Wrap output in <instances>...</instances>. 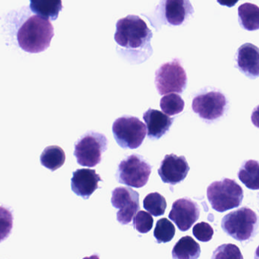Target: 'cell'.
<instances>
[{
	"label": "cell",
	"instance_id": "2e32d148",
	"mask_svg": "<svg viewBox=\"0 0 259 259\" xmlns=\"http://www.w3.org/2000/svg\"><path fill=\"white\" fill-rule=\"evenodd\" d=\"M143 120L147 128V135L150 139H159L168 132L174 119L157 109H149L143 114Z\"/></svg>",
	"mask_w": 259,
	"mask_h": 259
},
{
	"label": "cell",
	"instance_id": "6da1fadb",
	"mask_svg": "<svg viewBox=\"0 0 259 259\" xmlns=\"http://www.w3.org/2000/svg\"><path fill=\"white\" fill-rule=\"evenodd\" d=\"M152 32L137 15H127L116 24L115 41L117 52L132 64L147 60L153 53L151 40Z\"/></svg>",
	"mask_w": 259,
	"mask_h": 259
},
{
	"label": "cell",
	"instance_id": "8992f818",
	"mask_svg": "<svg viewBox=\"0 0 259 259\" xmlns=\"http://www.w3.org/2000/svg\"><path fill=\"white\" fill-rule=\"evenodd\" d=\"M155 84L160 95L183 93L187 88V76L181 61L175 59L161 65L155 71Z\"/></svg>",
	"mask_w": 259,
	"mask_h": 259
},
{
	"label": "cell",
	"instance_id": "d6986e66",
	"mask_svg": "<svg viewBox=\"0 0 259 259\" xmlns=\"http://www.w3.org/2000/svg\"><path fill=\"white\" fill-rule=\"evenodd\" d=\"M201 248L192 237H182L174 246L172 256L178 259H196L200 256Z\"/></svg>",
	"mask_w": 259,
	"mask_h": 259
},
{
	"label": "cell",
	"instance_id": "3957f363",
	"mask_svg": "<svg viewBox=\"0 0 259 259\" xmlns=\"http://www.w3.org/2000/svg\"><path fill=\"white\" fill-rule=\"evenodd\" d=\"M207 197L213 209L222 213L238 208L244 194L235 180L226 178L211 183L207 189Z\"/></svg>",
	"mask_w": 259,
	"mask_h": 259
},
{
	"label": "cell",
	"instance_id": "83f0119b",
	"mask_svg": "<svg viewBox=\"0 0 259 259\" xmlns=\"http://www.w3.org/2000/svg\"><path fill=\"white\" fill-rule=\"evenodd\" d=\"M213 258H243L240 249L237 246L233 244H226L221 246L214 252Z\"/></svg>",
	"mask_w": 259,
	"mask_h": 259
},
{
	"label": "cell",
	"instance_id": "d4e9b609",
	"mask_svg": "<svg viewBox=\"0 0 259 259\" xmlns=\"http://www.w3.org/2000/svg\"><path fill=\"white\" fill-rule=\"evenodd\" d=\"M13 228V215L8 208L0 206V243L10 235Z\"/></svg>",
	"mask_w": 259,
	"mask_h": 259
},
{
	"label": "cell",
	"instance_id": "9a60e30c",
	"mask_svg": "<svg viewBox=\"0 0 259 259\" xmlns=\"http://www.w3.org/2000/svg\"><path fill=\"white\" fill-rule=\"evenodd\" d=\"M237 68L251 79L259 77V48L246 43L239 47L236 53Z\"/></svg>",
	"mask_w": 259,
	"mask_h": 259
},
{
	"label": "cell",
	"instance_id": "8fae6325",
	"mask_svg": "<svg viewBox=\"0 0 259 259\" xmlns=\"http://www.w3.org/2000/svg\"><path fill=\"white\" fill-rule=\"evenodd\" d=\"M194 12L190 0H160L155 13L160 15L162 23L180 26L186 22Z\"/></svg>",
	"mask_w": 259,
	"mask_h": 259
},
{
	"label": "cell",
	"instance_id": "44dd1931",
	"mask_svg": "<svg viewBox=\"0 0 259 259\" xmlns=\"http://www.w3.org/2000/svg\"><path fill=\"white\" fill-rule=\"evenodd\" d=\"M65 162V152L59 146H49L46 147L40 156L41 164L51 171L60 168Z\"/></svg>",
	"mask_w": 259,
	"mask_h": 259
},
{
	"label": "cell",
	"instance_id": "4fadbf2b",
	"mask_svg": "<svg viewBox=\"0 0 259 259\" xmlns=\"http://www.w3.org/2000/svg\"><path fill=\"white\" fill-rule=\"evenodd\" d=\"M190 169L185 157L177 156L171 154L164 157L160 164L158 172L164 183L174 186L185 179Z\"/></svg>",
	"mask_w": 259,
	"mask_h": 259
},
{
	"label": "cell",
	"instance_id": "cb8c5ba5",
	"mask_svg": "<svg viewBox=\"0 0 259 259\" xmlns=\"http://www.w3.org/2000/svg\"><path fill=\"white\" fill-rule=\"evenodd\" d=\"M175 235V225L166 218L160 219L157 221L154 230V237L157 243H168Z\"/></svg>",
	"mask_w": 259,
	"mask_h": 259
},
{
	"label": "cell",
	"instance_id": "484cf974",
	"mask_svg": "<svg viewBox=\"0 0 259 259\" xmlns=\"http://www.w3.org/2000/svg\"><path fill=\"white\" fill-rule=\"evenodd\" d=\"M153 222V217L150 214L144 211H140L134 216V227L138 232L146 234L152 229Z\"/></svg>",
	"mask_w": 259,
	"mask_h": 259
},
{
	"label": "cell",
	"instance_id": "7c38bea8",
	"mask_svg": "<svg viewBox=\"0 0 259 259\" xmlns=\"http://www.w3.org/2000/svg\"><path fill=\"white\" fill-rule=\"evenodd\" d=\"M200 209L196 202L190 199L175 201L169 213V218L181 231H187L199 218Z\"/></svg>",
	"mask_w": 259,
	"mask_h": 259
},
{
	"label": "cell",
	"instance_id": "5b68a950",
	"mask_svg": "<svg viewBox=\"0 0 259 259\" xmlns=\"http://www.w3.org/2000/svg\"><path fill=\"white\" fill-rule=\"evenodd\" d=\"M108 147V139L99 132H87L74 144V155L83 167H94L102 161V155Z\"/></svg>",
	"mask_w": 259,
	"mask_h": 259
},
{
	"label": "cell",
	"instance_id": "7a4b0ae2",
	"mask_svg": "<svg viewBox=\"0 0 259 259\" xmlns=\"http://www.w3.org/2000/svg\"><path fill=\"white\" fill-rule=\"evenodd\" d=\"M54 27L50 20L32 15L20 27L17 33L19 47L30 53H39L50 47Z\"/></svg>",
	"mask_w": 259,
	"mask_h": 259
},
{
	"label": "cell",
	"instance_id": "5bb4252c",
	"mask_svg": "<svg viewBox=\"0 0 259 259\" xmlns=\"http://www.w3.org/2000/svg\"><path fill=\"white\" fill-rule=\"evenodd\" d=\"M103 182L95 170L79 169L73 173L71 190L77 196L88 199L99 188V182Z\"/></svg>",
	"mask_w": 259,
	"mask_h": 259
},
{
	"label": "cell",
	"instance_id": "52a82bcc",
	"mask_svg": "<svg viewBox=\"0 0 259 259\" xmlns=\"http://www.w3.org/2000/svg\"><path fill=\"white\" fill-rule=\"evenodd\" d=\"M112 132L118 145L123 149L140 147L146 135V128L137 117H120L114 122Z\"/></svg>",
	"mask_w": 259,
	"mask_h": 259
},
{
	"label": "cell",
	"instance_id": "ac0fdd59",
	"mask_svg": "<svg viewBox=\"0 0 259 259\" xmlns=\"http://www.w3.org/2000/svg\"><path fill=\"white\" fill-rule=\"evenodd\" d=\"M239 22L245 30L253 31L259 29V7L246 3L238 8Z\"/></svg>",
	"mask_w": 259,
	"mask_h": 259
},
{
	"label": "cell",
	"instance_id": "277c9868",
	"mask_svg": "<svg viewBox=\"0 0 259 259\" xmlns=\"http://www.w3.org/2000/svg\"><path fill=\"white\" fill-rule=\"evenodd\" d=\"M257 225L258 216L247 207L230 212L222 221L224 232L240 242L246 241L253 237Z\"/></svg>",
	"mask_w": 259,
	"mask_h": 259
},
{
	"label": "cell",
	"instance_id": "30bf717a",
	"mask_svg": "<svg viewBox=\"0 0 259 259\" xmlns=\"http://www.w3.org/2000/svg\"><path fill=\"white\" fill-rule=\"evenodd\" d=\"M112 205L119 211L117 220L123 225H128L140 210V195L127 187H118L112 191Z\"/></svg>",
	"mask_w": 259,
	"mask_h": 259
},
{
	"label": "cell",
	"instance_id": "f1b7e54d",
	"mask_svg": "<svg viewBox=\"0 0 259 259\" xmlns=\"http://www.w3.org/2000/svg\"><path fill=\"white\" fill-rule=\"evenodd\" d=\"M251 120H252V123H253L254 126L259 128V105L252 111Z\"/></svg>",
	"mask_w": 259,
	"mask_h": 259
},
{
	"label": "cell",
	"instance_id": "ba28073f",
	"mask_svg": "<svg viewBox=\"0 0 259 259\" xmlns=\"http://www.w3.org/2000/svg\"><path fill=\"white\" fill-rule=\"evenodd\" d=\"M152 167L138 155H130L121 161L117 170L118 182L130 187L142 188L147 183Z\"/></svg>",
	"mask_w": 259,
	"mask_h": 259
},
{
	"label": "cell",
	"instance_id": "4316f807",
	"mask_svg": "<svg viewBox=\"0 0 259 259\" xmlns=\"http://www.w3.org/2000/svg\"><path fill=\"white\" fill-rule=\"evenodd\" d=\"M193 234L199 241L206 243L212 239L214 230L208 223L201 222L193 227Z\"/></svg>",
	"mask_w": 259,
	"mask_h": 259
},
{
	"label": "cell",
	"instance_id": "ffe728a7",
	"mask_svg": "<svg viewBox=\"0 0 259 259\" xmlns=\"http://www.w3.org/2000/svg\"><path fill=\"white\" fill-rule=\"evenodd\" d=\"M238 177L246 186L252 190H259V162L254 160L245 161L239 170Z\"/></svg>",
	"mask_w": 259,
	"mask_h": 259
},
{
	"label": "cell",
	"instance_id": "9c48e42d",
	"mask_svg": "<svg viewBox=\"0 0 259 259\" xmlns=\"http://www.w3.org/2000/svg\"><path fill=\"white\" fill-rule=\"evenodd\" d=\"M228 100L220 91L201 93L193 98L192 108L202 120L214 121L222 117L226 110Z\"/></svg>",
	"mask_w": 259,
	"mask_h": 259
},
{
	"label": "cell",
	"instance_id": "f546056e",
	"mask_svg": "<svg viewBox=\"0 0 259 259\" xmlns=\"http://www.w3.org/2000/svg\"><path fill=\"white\" fill-rule=\"evenodd\" d=\"M238 1L239 0H217L219 4L229 8L234 7Z\"/></svg>",
	"mask_w": 259,
	"mask_h": 259
},
{
	"label": "cell",
	"instance_id": "603a6c76",
	"mask_svg": "<svg viewBox=\"0 0 259 259\" xmlns=\"http://www.w3.org/2000/svg\"><path fill=\"white\" fill-rule=\"evenodd\" d=\"M185 103L178 94H165L160 101V106L164 114L168 116H175L181 114L184 109Z\"/></svg>",
	"mask_w": 259,
	"mask_h": 259
},
{
	"label": "cell",
	"instance_id": "7402d4cb",
	"mask_svg": "<svg viewBox=\"0 0 259 259\" xmlns=\"http://www.w3.org/2000/svg\"><path fill=\"white\" fill-rule=\"evenodd\" d=\"M143 207L154 217H159L165 212L167 202L164 196L158 193H152L146 196L143 200Z\"/></svg>",
	"mask_w": 259,
	"mask_h": 259
},
{
	"label": "cell",
	"instance_id": "4dcf8cb0",
	"mask_svg": "<svg viewBox=\"0 0 259 259\" xmlns=\"http://www.w3.org/2000/svg\"><path fill=\"white\" fill-rule=\"evenodd\" d=\"M255 258H259V246L257 248L256 252H255Z\"/></svg>",
	"mask_w": 259,
	"mask_h": 259
},
{
	"label": "cell",
	"instance_id": "e0dca14e",
	"mask_svg": "<svg viewBox=\"0 0 259 259\" xmlns=\"http://www.w3.org/2000/svg\"><path fill=\"white\" fill-rule=\"evenodd\" d=\"M30 8L36 15L56 21L63 6L62 0H30Z\"/></svg>",
	"mask_w": 259,
	"mask_h": 259
}]
</instances>
